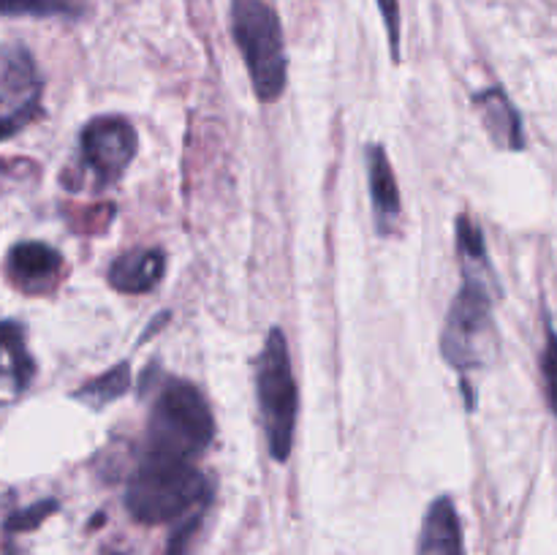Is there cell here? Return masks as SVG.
<instances>
[{
  "instance_id": "9a60e30c",
  "label": "cell",
  "mask_w": 557,
  "mask_h": 555,
  "mask_svg": "<svg viewBox=\"0 0 557 555\" xmlns=\"http://www.w3.org/2000/svg\"><path fill=\"white\" fill-rule=\"evenodd\" d=\"M207 506H210V504L199 506V509H194L190 515H185L183 520H177V528H174L172 536H169L166 555H188L190 553L196 533H199L201 522H205Z\"/></svg>"
},
{
  "instance_id": "7a4b0ae2",
  "label": "cell",
  "mask_w": 557,
  "mask_h": 555,
  "mask_svg": "<svg viewBox=\"0 0 557 555\" xmlns=\"http://www.w3.org/2000/svg\"><path fill=\"white\" fill-rule=\"evenodd\" d=\"M212 488L194 460L141 452L136 471L125 490V509L136 522L161 526L183 520L199 506L210 504Z\"/></svg>"
},
{
  "instance_id": "ac0fdd59",
  "label": "cell",
  "mask_w": 557,
  "mask_h": 555,
  "mask_svg": "<svg viewBox=\"0 0 557 555\" xmlns=\"http://www.w3.org/2000/svg\"><path fill=\"white\" fill-rule=\"evenodd\" d=\"M52 511H58V501L47 498V501H38V504L27 506V509L14 511V515L5 520V533H25L33 531V528L41 526Z\"/></svg>"
},
{
  "instance_id": "2e32d148",
  "label": "cell",
  "mask_w": 557,
  "mask_h": 555,
  "mask_svg": "<svg viewBox=\"0 0 557 555\" xmlns=\"http://www.w3.org/2000/svg\"><path fill=\"white\" fill-rule=\"evenodd\" d=\"M0 14L5 16H54L76 14L65 0H0Z\"/></svg>"
},
{
  "instance_id": "277c9868",
  "label": "cell",
  "mask_w": 557,
  "mask_h": 555,
  "mask_svg": "<svg viewBox=\"0 0 557 555\" xmlns=\"http://www.w3.org/2000/svg\"><path fill=\"white\" fill-rule=\"evenodd\" d=\"M232 33L261 101L283 96L288 79L283 27L264 0H232Z\"/></svg>"
},
{
  "instance_id": "6da1fadb",
  "label": "cell",
  "mask_w": 557,
  "mask_h": 555,
  "mask_svg": "<svg viewBox=\"0 0 557 555\" xmlns=\"http://www.w3.org/2000/svg\"><path fill=\"white\" fill-rule=\"evenodd\" d=\"M457 254L462 264V286L455 294L441 332V354L462 373V386L471 370L484 368L495 354L493 294L495 278L487 259L482 229L468 215L457 218Z\"/></svg>"
},
{
  "instance_id": "d6986e66",
  "label": "cell",
  "mask_w": 557,
  "mask_h": 555,
  "mask_svg": "<svg viewBox=\"0 0 557 555\" xmlns=\"http://www.w3.org/2000/svg\"><path fill=\"white\" fill-rule=\"evenodd\" d=\"M379 9L384 14L386 33H389V47L395 63L400 60V3L397 0H379Z\"/></svg>"
},
{
  "instance_id": "5b68a950",
  "label": "cell",
  "mask_w": 557,
  "mask_h": 555,
  "mask_svg": "<svg viewBox=\"0 0 557 555\" xmlns=\"http://www.w3.org/2000/svg\"><path fill=\"white\" fill-rule=\"evenodd\" d=\"M256 395H259L261 422H264L272 460L286 462L294 446V430H297L299 395L288 343L281 326H272L256 362Z\"/></svg>"
},
{
  "instance_id": "ba28073f",
  "label": "cell",
  "mask_w": 557,
  "mask_h": 555,
  "mask_svg": "<svg viewBox=\"0 0 557 555\" xmlns=\"http://www.w3.org/2000/svg\"><path fill=\"white\" fill-rule=\"evenodd\" d=\"M11 283L25 294H44L54 288L63 272V256L47 243H20L5 259Z\"/></svg>"
},
{
  "instance_id": "5bb4252c",
  "label": "cell",
  "mask_w": 557,
  "mask_h": 555,
  "mask_svg": "<svg viewBox=\"0 0 557 555\" xmlns=\"http://www.w3.org/2000/svg\"><path fill=\"white\" fill-rule=\"evenodd\" d=\"M128 390H131V365L120 362V365H114L112 370H107V373L85 381V384L74 392V400L85 403V406L96 408L98 411V408L120 400V397H123Z\"/></svg>"
},
{
  "instance_id": "e0dca14e",
  "label": "cell",
  "mask_w": 557,
  "mask_h": 555,
  "mask_svg": "<svg viewBox=\"0 0 557 555\" xmlns=\"http://www.w3.org/2000/svg\"><path fill=\"white\" fill-rule=\"evenodd\" d=\"M544 354H542V375H544V395H547L549 411L557 417V332L555 326L549 324L544 326Z\"/></svg>"
},
{
  "instance_id": "8992f818",
  "label": "cell",
  "mask_w": 557,
  "mask_h": 555,
  "mask_svg": "<svg viewBox=\"0 0 557 555\" xmlns=\"http://www.w3.org/2000/svg\"><path fill=\"white\" fill-rule=\"evenodd\" d=\"M136 145L139 139L131 120L120 114L90 120L79 136V169L85 172V183H92L96 188L117 183L134 161Z\"/></svg>"
},
{
  "instance_id": "52a82bcc",
  "label": "cell",
  "mask_w": 557,
  "mask_h": 555,
  "mask_svg": "<svg viewBox=\"0 0 557 555\" xmlns=\"http://www.w3.org/2000/svg\"><path fill=\"white\" fill-rule=\"evenodd\" d=\"M41 76L22 44L0 47V141L25 128L41 109Z\"/></svg>"
},
{
  "instance_id": "7c38bea8",
  "label": "cell",
  "mask_w": 557,
  "mask_h": 555,
  "mask_svg": "<svg viewBox=\"0 0 557 555\" xmlns=\"http://www.w3.org/2000/svg\"><path fill=\"white\" fill-rule=\"evenodd\" d=\"M417 555H466L462 522L449 495H441L428 506L419 531Z\"/></svg>"
},
{
  "instance_id": "3957f363",
  "label": "cell",
  "mask_w": 557,
  "mask_h": 555,
  "mask_svg": "<svg viewBox=\"0 0 557 555\" xmlns=\"http://www.w3.org/2000/svg\"><path fill=\"white\" fill-rule=\"evenodd\" d=\"M215 439V417L199 386L190 381H166L152 403L147 422V455L196 460Z\"/></svg>"
},
{
  "instance_id": "4fadbf2b",
  "label": "cell",
  "mask_w": 557,
  "mask_h": 555,
  "mask_svg": "<svg viewBox=\"0 0 557 555\" xmlns=\"http://www.w3.org/2000/svg\"><path fill=\"white\" fill-rule=\"evenodd\" d=\"M166 272V256L158 248H134L117 256L109 267V286L120 294H145L161 283Z\"/></svg>"
},
{
  "instance_id": "30bf717a",
  "label": "cell",
  "mask_w": 557,
  "mask_h": 555,
  "mask_svg": "<svg viewBox=\"0 0 557 555\" xmlns=\"http://www.w3.org/2000/svg\"><path fill=\"white\" fill-rule=\"evenodd\" d=\"M368 180H370V201H373L375 229L384 237H389L400 223V188L392 172V161L381 145L368 147Z\"/></svg>"
},
{
  "instance_id": "8fae6325",
  "label": "cell",
  "mask_w": 557,
  "mask_h": 555,
  "mask_svg": "<svg viewBox=\"0 0 557 555\" xmlns=\"http://www.w3.org/2000/svg\"><path fill=\"white\" fill-rule=\"evenodd\" d=\"M473 109L482 118L484 128H487L490 139L500 147V150H522L525 147V131H522V118L509 101L500 87H484L473 96Z\"/></svg>"
},
{
  "instance_id": "9c48e42d",
  "label": "cell",
  "mask_w": 557,
  "mask_h": 555,
  "mask_svg": "<svg viewBox=\"0 0 557 555\" xmlns=\"http://www.w3.org/2000/svg\"><path fill=\"white\" fill-rule=\"evenodd\" d=\"M36 362L25 343V330L16 321H0V403L14 400L30 386Z\"/></svg>"
}]
</instances>
